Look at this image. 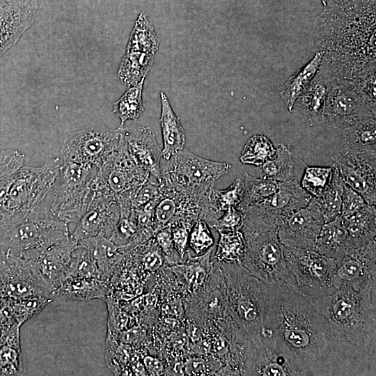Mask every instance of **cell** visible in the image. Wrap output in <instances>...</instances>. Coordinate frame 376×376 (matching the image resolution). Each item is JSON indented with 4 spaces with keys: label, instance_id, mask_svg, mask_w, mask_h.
Here are the masks:
<instances>
[{
    "label": "cell",
    "instance_id": "52a82bcc",
    "mask_svg": "<svg viewBox=\"0 0 376 376\" xmlns=\"http://www.w3.org/2000/svg\"><path fill=\"white\" fill-rule=\"evenodd\" d=\"M62 164L63 159L54 157L38 167L24 165L8 191L3 207L13 214L17 212L51 214L52 192Z\"/></svg>",
    "mask_w": 376,
    "mask_h": 376
},
{
    "label": "cell",
    "instance_id": "3957f363",
    "mask_svg": "<svg viewBox=\"0 0 376 376\" xmlns=\"http://www.w3.org/2000/svg\"><path fill=\"white\" fill-rule=\"evenodd\" d=\"M311 43L338 77L352 79L375 68V0H353L340 8L323 10Z\"/></svg>",
    "mask_w": 376,
    "mask_h": 376
},
{
    "label": "cell",
    "instance_id": "4316f807",
    "mask_svg": "<svg viewBox=\"0 0 376 376\" xmlns=\"http://www.w3.org/2000/svg\"><path fill=\"white\" fill-rule=\"evenodd\" d=\"M20 325L0 331V375H23L25 361L20 343Z\"/></svg>",
    "mask_w": 376,
    "mask_h": 376
},
{
    "label": "cell",
    "instance_id": "4fadbf2b",
    "mask_svg": "<svg viewBox=\"0 0 376 376\" xmlns=\"http://www.w3.org/2000/svg\"><path fill=\"white\" fill-rule=\"evenodd\" d=\"M126 129L104 127L79 130L70 134L61 147L63 160L98 169L119 147Z\"/></svg>",
    "mask_w": 376,
    "mask_h": 376
},
{
    "label": "cell",
    "instance_id": "e575fe53",
    "mask_svg": "<svg viewBox=\"0 0 376 376\" xmlns=\"http://www.w3.org/2000/svg\"><path fill=\"white\" fill-rule=\"evenodd\" d=\"M244 193L241 203L236 207L242 211L250 206L257 205L272 196L278 189L279 182L261 177L257 178L244 173Z\"/></svg>",
    "mask_w": 376,
    "mask_h": 376
},
{
    "label": "cell",
    "instance_id": "cb8c5ba5",
    "mask_svg": "<svg viewBox=\"0 0 376 376\" xmlns=\"http://www.w3.org/2000/svg\"><path fill=\"white\" fill-rule=\"evenodd\" d=\"M77 245V242L70 235L68 240L47 248L32 260L52 294L68 279L71 254Z\"/></svg>",
    "mask_w": 376,
    "mask_h": 376
},
{
    "label": "cell",
    "instance_id": "f546056e",
    "mask_svg": "<svg viewBox=\"0 0 376 376\" xmlns=\"http://www.w3.org/2000/svg\"><path fill=\"white\" fill-rule=\"evenodd\" d=\"M77 243L85 245L93 258L102 280L108 281L123 257V253L102 234Z\"/></svg>",
    "mask_w": 376,
    "mask_h": 376
},
{
    "label": "cell",
    "instance_id": "681fc988",
    "mask_svg": "<svg viewBox=\"0 0 376 376\" xmlns=\"http://www.w3.org/2000/svg\"><path fill=\"white\" fill-rule=\"evenodd\" d=\"M194 223L182 220L169 226L174 247L182 260L187 252L189 234Z\"/></svg>",
    "mask_w": 376,
    "mask_h": 376
},
{
    "label": "cell",
    "instance_id": "8992f818",
    "mask_svg": "<svg viewBox=\"0 0 376 376\" xmlns=\"http://www.w3.org/2000/svg\"><path fill=\"white\" fill-rule=\"evenodd\" d=\"M98 169L63 159L49 213L67 224H77L95 195V179Z\"/></svg>",
    "mask_w": 376,
    "mask_h": 376
},
{
    "label": "cell",
    "instance_id": "7bdbcfd3",
    "mask_svg": "<svg viewBox=\"0 0 376 376\" xmlns=\"http://www.w3.org/2000/svg\"><path fill=\"white\" fill-rule=\"evenodd\" d=\"M275 152L276 148L268 137L255 134L244 145L240 160L242 164L260 167L265 161L274 157Z\"/></svg>",
    "mask_w": 376,
    "mask_h": 376
},
{
    "label": "cell",
    "instance_id": "83f0119b",
    "mask_svg": "<svg viewBox=\"0 0 376 376\" xmlns=\"http://www.w3.org/2000/svg\"><path fill=\"white\" fill-rule=\"evenodd\" d=\"M350 248L348 233L340 214L324 224L314 246V250L319 253L336 261L341 259Z\"/></svg>",
    "mask_w": 376,
    "mask_h": 376
},
{
    "label": "cell",
    "instance_id": "ee69618b",
    "mask_svg": "<svg viewBox=\"0 0 376 376\" xmlns=\"http://www.w3.org/2000/svg\"><path fill=\"white\" fill-rule=\"evenodd\" d=\"M75 276L95 277L102 279L88 249L79 243H77L72 252L68 279Z\"/></svg>",
    "mask_w": 376,
    "mask_h": 376
},
{
    "label": "cell",
    "instance_id": "ac0fdd59",
    "mask_svg": "<svg viewBox=\"0 0 376 376\" xmlns=\"http://www.w3.org/2000/svg\"><path fill=\"white\" fill-rule=\"evenodd\" d=\"M376 242L350 248L345 256L336 262L329 276V286L333 292L350 288L355 290L364 288L376 279Z\"/></svg>",
    "mask_w": 376,
    "mask_h": 376
},
{
    "label": "cell",
    "instance_id": "9a60e30c",
    "mask_svg": "<svg viewBox=\"0 0 376 376\" xmlns=\"http://www.w3.org/2000/svg\"><path fill=\"white\" fill-rule=\"evenodd\" d=\"M0 296L18 299L43 297L54 299L34 260L0 246Z\"/></svg>",
    "mask_w": 376,
    "mask_h": 376
},
{
    "label": "cell",
    "instance_id": "d6a6232c",
    "mask_svg": "<svg viewBox=\"0 0 376 376\" xmlns=\"http://www.w3.org/2000/svg\"><path fill=\"white\" fill-rule=\"evenodd\" d=\"M155 54L126 49L118 68V76L128 88L145 79L154 61Z\"/></svg>",
    "mask_w": 376,
    "mask_h": 376
},
{
    "label": "cell",
    "instance_id": "2e32d148",
    "mask_svg": "<svg viewBox=\"0 0 376 376\" xmlns=\"http://www.w3.org/2000/svg\"><path fill=\"white\" fill-rule=\"evenodd\" d=\"M242 375H306L294 352L273 336H260L257 340H249Z\"/></svg>",
    "mask_w": 376,
    "mask_h": 376
},
{
    "label": "cell",
    "instance_id": "d4e9b609",
    "mask_svg": "<svg viewBox=\"0 0 376 376\" xmlns=\"http://www.w3.org/2000/svg\"><path fill=\"white\" fill-rule=\"evenodd\" d=\"M125 139L129 153L136 164L159 182L162 150L153 130L148 127H140L132 132L126 130Z\"/></svg>",
    "mask_w": 376,
    "mask_h": 376
},
{
    "label": "cell",
    "instance_id": "7402d4cb",
    "mask_svg": "<svg viewBox=\"0 0 376 376\" xmlns=\"http://www.w3.org/2000/svg\"><path fill=\"white\" fill-rule=\"evenodd\" d=\"M38 8L37 0H0V58L32 25Z\"/></svg>",
    "mask_w": 376,
    "mask_h": 376
},
{
    "label": "cell",
    "instance_id": "c3c4849f",
    "mask_svg": "<svg viewBox=\"0 0 376 376\" xmlns=\"http://www.w3.org/2000/svg\"><path fill=\"white\" fill-rule=\"evenodd\" d=\"M244 193V182L240 178L236 179L226 189L213 191L214 201L218 211L223 214L230 207H237L241 203Z\"/></svg>",
    "mask_w": 376,
    "mask_h": 376
},
{
    "label": "cell",
    "instance_id": "7dc6e473",
    "mask_svg": "<svg viewBox=\"0 0 376 376\" xmlns=\"http://www.w3.org/2000/svg\"><path fill=\"white\" fill-rule=\"evenodd\" d=\"M214 245V238L208 224L198 219L194 224L188 240V246L194 256L203 255Z\"/></svg>",
    "mask_w": 376,
    "mask_h": 376
},
{
    "label": "cell",
    "instance_id": "e0dca14e",
    "mask_svg": "<svg viewBox=\"0 0 376 376\" xmlns=\"http://www.w3.org/2000/svg\"><path fill=\"white\" fill-rule=\"evenodd\" d=\"M344 182L360 194L366 203L376 204V146L341 150L333 157Z\"/></svg>",
    "mask_w": 376,
    "mask_h": 376
},
{
    "label": "cell",
    "instance_id": "ffe728a7",
    "mask_svg": "<svg viewBox=\"0 0 376 376\" xmlns=\"http://www.w3.org/2000/svg\"><path fill=\"white\" fill-rule=\"evenodd\" d=\"M324 224L319 205L313 197L306 207L281 221L277 228L278 237L283 246L314 249Z\"/></svg>",
    "mask_w": 376,
    "mask_h": 376
},
{
    "label": "cell",
    "instance_id": "9c48e42d",
    "mask_svg": "<svg viewBox=\"0 0 376 376\" xmlns=\"http://www.w3.org/2000/svg\"><path fill=\"white\" fill-rule=\"evenodd\" d=\"M125 132L118 149L99 168L95 186L97 192L115 196L120 205H132L133 199L150 175L137 166L131 157Z\"/></svg>",
    "mask_w": 376,
    "mask_h": 376
},
{
    "label": "cell",
    "instance_id": "44dd1931",
    "mask_svg": "<svg viewBox=\"0 0 376 376\" xmlns=\"http://www.w3.org/2000/svg\"><path fill=\"white\" fill-rule=\"evenodd\" d=\"M120 214V205L115 196L95 191L94 198L70 235L77 242L99 234L110 238Z\"/></svg>",
    "mask_w": 376,
    "mask_h": 376
},
{
    "label": "cell",
    "instance_id": "ab89813d",
    "mask_svg": "<svg viewBox=\"0 0 376 376\" xmlns=\"http://www.w3.org/2000/svg\"><path fill=\"white\" fill-rule=\"evenodd\" d=\"M24 154L16 149H6L0 152L1 205H3L19 171L24 166Z\"/></svg>",
    "mask_w": 376,
    "mask_h": 376
},
{
    "label": "cell",
    "instance_id": "7c38bea8",
    "mask_svg": "<svg viewBox=\"0 0 376 376\" xmlns=\"http://www.w3.org/2000/svg\"><path fill=\"white\" fill-rule=\"evenodd\" d=\"M369 118H376L375 102L368 99L352 79L335 75L326 100L323 123L343 130Z\"/></svg>",
    "mask_w": 376,
    "mask_h": 376
},
{
    "label": "cell",
    "instance_id": "7a4b0ae2",
    "mask_svg": "<svg viewBox=\"0 0 376 376\" xmlns=\"http://www.w3.org/2000/svg\"><path fill=\"white\" fill-rule=\"evenodd\" d=\"M260 336H273L286 345L306 375H334L320 315L297 290L267 284Z\"/></svg>",
    "mask_w": 376,
    "mask_h": 376
},
{
    "label": "cell",
    "instance_id": "d6986e66",
    "mask_svg": "<svg viewBox=\"0 0 376 376\" xmlns=\"http://www.w3.org/2000/svg\"><path fill=\"white\" fill-rule=\"evenodd\" d=\"M159 185V198L154 210L158 230L178 221L195 222L208 207L209 191L198 196L176 188L162 179Z\"/></svg>",
    "mask_w": 376,
    "mask_h": 376
},
{
    "label": "cell",
    "instance_id": "6f0895ef",
    "mask_svg": "<svg viewBox=\"0 0 376 376\" xmlns=\"http://www.w3.org/2000/svg\"><path fill=\"white\" fill-rule=\"evenodd\" d=\"M13 215L3 205H0V226Z\"/></svg>",
    "mask_w": 376,
    "mask_h": 376
},
{
    "label": "cell",
    "instance_id": "bcb514c9",
    "mask_svg": "<svg viewBox=\"0 0 376 376\" xmlns=\"http://www.w3.org/2000/svg\"><path fill=\"white\" fill-rule=\"evenodd\" d=\"M332 166H306L301 187L313 197H318L329 182Z\"/></svg>",
    "mask_w": 376,
    "mask_h": 376
},
{
    "label": "cell",
    "instance_id": "277c9868",
    "mask_svg": "<svg viewBox=\"0 0 376 376\" xmlns=\"http://www.w3.org/2000/svg\"><path fill=\"white\" fill-rule=\"evenodd\" d=\"M70 237L68 224L52 214L17 212L0 226V246L29 260Z\"/></svg>",
    "mask_w": 376,
    "mask_h": 376
},
{
    "label": "cell",
    "instance_id": "816d5d0a",
    "mask_svg": "<svg viewBox=\"0 0 376 376\" xmlns=\"http://www.w3.org/2000/svg\"><path fill=\"white\" fill-rule=\"evenodd\" d=\"M154 237L166 261L169 263L182 261L174 247L170 226L159 229L155 233Z\"/></svg>",
    "mask_w": 376,
    "mask_h": 376
},
{
    "label": "cell",
    "instance_id": "4dcf8cb0",
    "mask_svg": "<svg viewBox=\"0 0 376 376\" xmlns=\"http://www.w3.org/2000/svg\"><path fill=\"white\" fill-rule=\"evenodd\" d=\"M343 219L352 248L363 246L375 240V205H366L353 214L343 217Z\"/></svg>",
    "mask_w": 376,
    "mask_h": 376
},
{
    "label": "cell",
    "instance_id": "484cf974",
    "mask_svg": "<svg viewBox=\"0 0 376 376\" xmlns=\"http://www.w3.org/2000/svg\"><path fill=\"white\" fill-rule=\"evenodd\" d=\"M108 281L86 276L67 279L53 292L54 299L88 301L95 299H107Z\"/></svg>",
    "mask_w": 376,
    "mask_h": 376
},
{
    "label": "cell",
    "instance_id": "8fae6325",
    "mask_svg": "<svg viewBox=\"0 0 376 376\" xmlns=\"http://www.w3.org/2000/svg\"><path fill=\"white\" fill-rule=\"evenodd\" d=\"M312 198L295 178L279 182V188L272 196L259 205L240 211L244 215L242 228L256 231L278 228L282 220L306 207Z\"/></svg>",
    "mask_w": 376,
    "mask_h": 376
},
{
    "label": "cell",
    "instance_id": "836d02e7",
    "mask_svg": "<svg viewBox=\"0 0 376 376\" xmlns=\"http://www.w3.org/2000/svg\"><path fill=\"white\" fill-rule=\"evenodd\" d=\"M345 182L338 169L333 164L329 183L316 200L324 223L334 220L340 213ZM314 198V197H313Z\"/></svg>",
    "mask_w": 376,
    "mask_h": 376
},
{
    "label": "cell",
    "instance_id": "f6af8a7d",
    "mask_svg": "<svg viewBox=\"0 0 376 376\" xmlns=\"http://www.w3.org/2000/svg\"><path fill=\"white\" fill-rule=\"evenodd\" d=\"M9 299L15 321L20 326L29 319L38 315L53 301L51 298L43 297Z\"/></svg>",
    "mask_w": 376,
    "mask_h": 376
},
{
    "label": "cell",
    "instance_id": "f5cc1de1",
    "mask_svg": "<svg viewBox=\"0 0 376 376\" xmlns=\"http://www.w3.org/2000/svg\"><path fill=\"white\" fill-rule=\"evenodd\" d=\"M366 205L362 196L345 183L340 215L343 217H349Z\"/></svg>",
    "mask_w": 376,
    "mask_h": 376
},
{
    "label": "cell",
    "instance_id": "1f68e13d",
    "mask_svg": "<svg viewBox=\"0 0 376 376\" xmlns=\"http://www.w3.org/2000/svg\"><path fill=\"white\" fill-rule=\"evenodd\" d=\"M324 53L316 52L313 58L281 86L279 93L289 111L297 98L311 84L322 64Z\"/></svg>",
    "mask_w": 376,
    "mask_h": 376
},
{
    "label": "cell",
    "instance_id": "6da1fadb",
    "mask_svg": "<svg viewBox=\"0 0 376 376\" xmlns=\"http://www.w3.org/2000/svg\"><path fill=\"white\" fill-rule=\"evenodd\" d=\"M322 322L334 375L376 374V279L310 298Z\"/></svg>",
    "mask_w": 376,
    "mask_h": 376
},
{
    "label": "cell",
    "instance_id": "b9f144b4",
    "mask_svg": "<svg viewBox=\"0 0 376 376\" xmlns=\"http://www.w3.org/2000/svg\"><path fill=\"white\" fill-rule=\"evenodd\" d=\"M159 40L144 13H140L131 32L126 49L155 54Z\"/></svg>",
    "mask_w": 376,
    "mask_h": 376
},
{
    "label": "cell",
    "instance_id": "f1b7e54d",
    "mask_svg": "<svg viewBox=\"0 0 376 376\" xmlns=\"http://www.w3.org/2000/svg\"><path fill=\"white\" fill-rule=\"evenodd\" d=\"M161 116L163 148L162 156L168 161L173 155L182 150L185 143V132L180 119L174 113L166 94L160 92Z\"/></svg>",
    "mask_w": 376,
    "mask_h": 376
},
{
    "label": "cell",
    "instance_id": "f35d334b",
    "mask_svg": "<svg viewBox=\"0 0 376 376\" xmlns=\"http://www.w3.org/2000/svg\"><path fill=\"white\" fill-rule=\"evenodd\" d=\"M120 217L110 240L122 253L130 251L137 233V217L132 205H120Z\"/></svg>",
    "mask_w": 376,
    "mask_h": 376
},
{
    "label": "cell",
    "instance_id": "8d00e7d4",
    "mask_svg": "<svg viewBox=\"0 0 376 376\" xmlns=\"http://www.w3.org/2000/svg\"><path fill=\"white\" fill-rule=\"evenodd\" d=\"M217 244L214 262L237 263L242 260L246 250V242L242 230L221 232Z\"/></svg>",
    "mask_w": 376,
    "mask_h": 376
},
{
    "label": "cell",
    "instance_id": "5b68a950",
    "mask_svg": "<svg viewBox=\"0 0 376 376\" xmlns=\"http://www.w3.org/2000/svg\"><path fill=\"white\" fill-rule=\"evenodd\" d=\"M230 318L250 341L260 338L267 284L241 264L219 263Z\"/></svg>",
    "mask_w": 376,
    "mask_h": 376
},
{
    "label": "cell",
    "instance_id": "60d3db41",
    "mask_svg": "<svg viewBox=\"0 0 376 376\" xmlns=\"http://www.w3.org/2000/svg\"><path fill=\"white\" fill-rule=\"evenodd\" d=\"M265 178L277 182H284L294 178L295 163L292 155L285 144H281L276 148L272 159H267L260 166Z\"/></svg>",
    "mask_w": 376,
    "mask_h": 376
},
{
    "label": "cell",
    "instance_id": "d590c367",
    "mask_svg": "<svg viewBox=\"0 0 376 376\" xmlns=\"http://www.w3.org/2000/svg\"><path fill=\"white\" fill-rule=\"evenodd\" d=\"M342 131V150L376 146V118L360 120Z\"/></svg>",
    "mask_w": 376,
    "mask_h": 376
},
{
    "label": "cell",
    "instance_id": "f907efd6",
    "mask_svg": "<svg viewBox=\"0 0 376 376\" xmlns=\"http://www.w3.org/2000/svg\"><path fill=\"white\" fill-rule=\"evenodd\" d=\"M244 224V215L235 207H230L216 220L211 228L219 233L241 230Z\"/></svg>",
    "mask_w": 376,
    "mask_h": 376
},
{
    "label": "cell",
    "instance_id": "11a10c76",
    "mask_svg": "<svg viewBox=\"0 0 376 376\" xmlns=\"http://www.w3.org/2000/svg\"><path fill=\"white\" fill-rule=\"evenodd\" d=\"M17 323L10 299L0 296V331Z\"/></svg>",
    "mask_w": 376,
    "mask_h": 376
},
{
    "label": "cell",
    "instance_id": "db71d44e",
    "mask_svg": "<svg viewBox=\"0 0 376 376\" xmlns=\"http://www.w3.org/2000/svg\"><path fill=\"white\" fill-rule=\"evenodd\" d=\"M159 189V181L150 175L133 199L132 206L135 209L143 207L158 196Z\"/></svg>",
    "mask_w": 376,
    "mask_h": 376
},
{
    "label": "cell",
    "instance_id": "30bf717a",
    "mask_svg": "<svg viewBox=\"0 0 376 376\" xmlns=\"http://www.w3.org/2000/svg\"><path fill=\"white\" fill-rule=\"evenodd\" d=\"M230 168V164L203 158L183 148L167 161L161 179L180 189L203 196Z\"/></svg>",
    "mask_w": 376,
    "mask_h": 376
},
{
    "label": "cell",
    "instance_id": "5bb4252c",
    "mask_svg": "<svg viewBox=\"0 0 376 376\" xmlns=\"http://www.w3.org/2000/svg\"><path fill=\"white\" fill-rule=\"evenodd\" d=\"M283 246L285 263L298 291L309 298L329 295V276L336 260L314 249Z\"/></svg>",
    "mask_w": 376,
    "mask_h": 376
},
{
    "label": "cell",
    "instance_id": "74e56055",
    "mask_svg": "<svg viewBox=\"0 0 376 376\" xmlns=\"http://www.w3.org/2000/svg\"><path fill=\"white\" fill-rule=\"evenodd\" d=\"M145 79L137 84L130 86L113 104V112L120 120V125L129 120H137L144 111L142 92Z\"/></svg>",
    "mask_w": 376,
    "mask_h": 376
},
{
    "label": "cell",
    "instance_id": "9f6ffc18",
    "mask_svg": "<svg viewBox=\"0 0 376 376\" xmlns=\"http://www.w3.org/2000/svg\"><path fill=\"white\" fill-rule=\"evenodd\" d=\"M323 5V10H334L342 8L353 0H320Z\"/></svg>",
    "mask_w": 376,
    "mask_h": 376
},
{
    "label": "cell",
    "instance_id": "ba28073f",
    "mask_svg": "<svg viewBox=\"0 0 376 376\" xmlns=\"http://www.w3.org/2000/svg\"><path fill=\"white\" fill-rule=\"evenodd\" d=\"M241 230L246 242L242 265L266 284L297 290L294 276L285 263L277 228L263 231Z\"/></svg>",
    "mask_w": 376,
    "mask_h": 376
},
{
    "label": "cell",
    "instance_id": "603a6c76",
    "mask_svg": "<svg viewBox=\"0 0 376 376\" xmlns=\"http://www.w3.org/2000/svg\"><path fill=\"white\" fill-rule=\"evenodd\" d=\"M334 76L322 61L315 77L297 98L290 112L309 126L322 123L326 100Z\"/></svg>",
    "mask_w": 376,
    "mask_h": 376
}]
</instances>
